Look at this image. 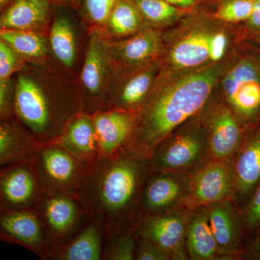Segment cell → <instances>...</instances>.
Here are the masks:
<instances>
[{"label":"cell","instance_id":"f35d334b","mask_svg":"<svg viewBox=\"0 0 260 260\" xmlns=\"http://www.w3.org/2000/svg\"><path fill=\"white\" fill-rule=\"evenodd\" d=\"M164 1L177 8H187L194 5L197 0H164Z\"/></svg>","mask_w":260,"mask_h":260},{"label":"cell","instance_id":"d4e9b609","mask_svg":"<svg viewBox=\"0 0 260 260\" xmlns=\"http://www.w3.org/2000/svg\"><path fill=\"white\" fill-rule=\"evenodd\" d=\"M186 248L188 256L191 259H220L218 245L210 227L206 206L189 210Z\"/></svg>","mask_w":260,"mask_h":260},{"label":"cell","instance_id":"7c38bea8","mask_svg":"<svg viewBox=\"0 0 260 260\" xmlns=\"http://www.w3.org/2000/svg\"><path fill=\"white\" fill-rule=\"evenodd\" d=\"M44 194L32 159L0 168V210L35 208Z\"/></svg>","mask_w":260,"mask_h":260},{"label":"cell","instance_id":"7402d4cb","mask_svg":"<svg viewBox=\"0 0 260 260\" xmlns=\"http://www.w3.org/2000/svg\"><path fill=\"white\" fill-rule=\"evenodd\" d=\"M50 0H13L0 12V30L39 32L47 23Z\"/></svg>","mask_w":260,"mask_h":260},{"label":"cell","instance_id":"2e32d148","mask_svg":"<svg viewBox=\"0 0 260 260\" xmlns=\"http://www.w3.org/2000/svg\"><path fill=\"white\" fill-rule=\"evenodd\" d=\"M107 46L112 62L135 70L156 61L162 49V35L156 28L143 27L126 39L107 42Z\"/></svg>","mask_w":260,"mask_h":260},{"label":"cell","instance_id":"484cf974","mask_svg":"<svg viewBox=\"0 0 260 260\" xmlns=\"http://www.w3.org/2000/svg\"><path fill=\"white\" fill-rule=\"evenodd\" d=\"M49 44L56 59L66 68H72L76 60V40L68 18L59 17L54 20L49 34Z\"/></svg>","mask_w":260,"mask_h":260},{"label":"cell","instance_id":"30bf717a","mask_svg":"<svg viewBox=\"0 0 260 260\" xmlns=\"http://www.w3.org/2000/svg\"><path fill=\"white\" fill-rule=\"evenodd\" d=\"M107 42L97 32L89 39L82 70L81 82L85 97L82 100V112L92 114L109 109L107 90L111 68Z\"/></svg>","mask_w":260,"mask_h":260},{"label":"cell","instance_id":"74e56055","mask_svg":"<svg viewBox=\"0 0 260 260\" xmlns=\"http://www.w3.org/2000/svg\"><path fill=\"white\" fill-rule=\"evenodd\" d=\"M248 257L260 259V232L244 251Z\"/></svg>","mask_w":260,"mask_h":260},{"label":"cell","instance_id":"60d3db41","mask_svg":"<svg viewBox=\"0 0 260 260\" xmlns=\"http://www.w3.org/2000/svg\"><path fill=\"white\" fill-rule=\"evenodd\" d=\"M12 1L13 0H0V12L3 11Z\"/></svg>","mask_w":260,"mask_h":260},{"label":"cell","instance_id":"ac0fdd59","mask_svg":"<svg viewBox=\"0 0 260 260\" xmlns=\"http://www.w3.org/2000/svg\"><path fill=\"white\" fill-rule=\"evenodd\" d=\"M162 64L153 61L138 69L113 90L109 96V109L138 112L153 91Z\"/></svg>","mask_w":260,"mask_h":260},{"label":"cell","instance_id":"5b68a950","mask_svg":"<svg viewBox=\"0 0 260 260\" xmlns=\"http://www.w3.org/2000/svg\"><path fill=\"white\" fill-rule=\"evenodd\" d=\"M51 255L66 245L91 219L78 197L44 194L35 207Z\"/></svg>","mask_w":260,"mask_h":260},{"label":"cell","instance_id":"e0dca14e","mask_svg":"<svg viewBox=\"0 0 260 260\" xmlns=\"http://www.w3.org/2000/svg\"><path fill=\"white\" fill-rule=\"evenodd\" d=\"M234 204L233 200H225L206 206L220 259H233L244 255L242 220Z\"/></svg>","mask_w":260,"mask_h":260},{"label":"cell","instance_id":"3957f363","mask_svg":"<svg viewBox=\"0 0 260 260\" xmlns=\"http://www.w3.org/2000/svg\"><path fill=\"white\" fill-rule=\"evenodd\" d=\"M14 83L15 116L39 145L55 142L83 110L80 99L56 96L22 70Z\"/></svg>","mask_w":260,"mask_h":260},{"label":"cell","instance_id":"9a60e30c","mask_svg":"<svg viewBox=\"0 0 260 260\" xmlns=\"http://www.w3.org/2000/svg\"><path fill=\"white\" fill-rule=\"evenodd\" d=\"M0 242L25 248L41 259H49L50 251L35 208L0 210Z\"/></svg>","mask_w":260,"mask_h":260},{"label":"cell","instance_id":"44dd1931","mask_svg":"<svg viewBox=\"0 0 260 260\" xmlns=\"http://www.w3.org/2000/svg\"><path fill=\"white\" fill-rule=\"evenodd\" d=\"M55 142L85 167L93 164L100 157L91 114L80 112L71 118Z\"/></svg>","mask_w":260,"mask_h":260},{"label":"cell","instance_id":"9c48e42d","mask_svg":"<svg viewBox=\"0 0 260 260\" xmlns=\"http://www.w3.org/2000/svg\"><path fill=\"white\" fill-rule=\"evenodd\" d=\"M189 210L185 207L143 217L135 225L138 237L158 246L170 259H189L186 248V229Z\"/></svg>","mask_w":260,"mask_h":260},{"label":"cell","instance_id":"7a4b0ae2","mask_svg":"<svg viewBox=\"0 0 260 260\" xmlns=\"http://www.w3.org/2000/svg\"><path fill=\"white\" fill-rule=\"evenodd\" d=\"M223 73L220 62L159 77L138 112L134 131L125 145L150 158L154 148L172 132L203 112Z\"/></svg>","mask_w":260,"mask_h":260},{"label":"cell","instance_id":"ba28073f","mask_svg":"<svg viewBox=\"0 0 260 260\" xmlns=\"http://www.w3.org/2000/svg\"><path fill=\"white\" fill-rule=\"evenodd\" d=\"M224 103L241 122L254 120L260 112V75L255 65L241 60L222 74Z\"/></svg>","mask_w":260,"mask_h":260},{"label":"cell","instance_id":"ab89813d","mask_svg":"<svg viewBox=\"0 0 260 260\" xmlns=\"http://www.w3.org/2000/svg\"><path fill=\"white\" fill-rule=\"evenodd\" d=\"M82 0H50V2H54L56 3H60V4L77 5L79 4Z\"/></svg>","mask_w":260,"mask_h":260},{"label":"cell","instance_id":"ffe728a7","mask_svg":"<svg viewBox=\"0 0 260 260\" xmlns=\"http://www.w3.org/2000/svg\"><path fill=\"white\" fill-rule=\"evenodd\" d=\"M232 162L237 205L250 198L260 181V127L245 135Z\"/></svg>","mask_w":260,"mask_h":260},{"label":"cell","instance_id":"d590c367","mask_svg":"<svg viewBox=\"0 0 260 260\" xmlns=\"http://www.w3.org/2000/svg\"><path fill=\"white\" fill-rule=\"evenodd\" d=\"M135 259L169 260L170 257L158 246L138 236Z\"/></svg>","mask_w":260,"mask_h":260},{"label":"cell","instance_id":"603a6c76","mask_svg":"<svg viewBox=\"0 0 260 260\" xmlns=\"http://www.w3.org/2000/svg\"><path fill=\"white\" fill-rule=\"evenodd\" d=\"M38 147L17 118L0 120V168L31 160Z\"/></svg>","mask_w":260,"mask_h":260},{"label":"cell","instance_id":"d6a6232c","mask_svg":"<svg viewBox=\"0 0 260 260\" xmlns=\"http://www.w3.org/2000/svg\"><path fill=\"white\" fill-rule=\"evenodd\" d=\"M25 61L9 44L0 39V78H11L23 70Z\"/></svg>","mask_w":260,"mask_h":260},{"label":"cell","instance_id":"277c9868","mask_svg":"<svg viewBox=\"0 0 260 260\" xmlns=\"http://www.w3.org/2000/svg\"><path fill=\"white\" fill-rule=\"evenodd\" d=\"M149 160L152 172L189 175H192L209 161L208 135L203 112L160 142L150 154Z\"/></svg>","mask_w":260,"mask_h":260},{"label":"cell","instance_id":"5bb4252c","mask_svg":"<svg viewBox=\"0 0 260 260\" xmlns=\"http://www.w3.org/2000/svg\"><path fill=\"white\" fill-rule=\"evenodd\" d=\"M210 160H232L244 140L241 121L224 102L208 104L203 112Z\"/></svg>","mask_w":260,"mask_h":260},{"label":"cell","instance_id":"4fadbf2b","mask_svg":"<svg viewBox=\"0 0 260 260\" xmlns=\"http://www.w3.org/2000/svg\"><path fill=\"white\" fill-rule=\"evenodd\" d=\"M191 175L152 172L145 181L140 200V216H151L184 207Z\"/></svg>","mask_w":260,"mask_h":260},{"label":"cell","instance_id":"e575fe53","mask_svg":"<svg viewBox=\"0 0 260 260\" xmlns=\"http://www.w3.org/2000/svg\"><path fill=\"white\" fill-rule=\"evenodd\" d=\"M15 83L11 78H0V120L16 118L14 108Z\"/></svg>","mask_w":260,"mask_h":260},{"label":"cell","instance_id":"8d00e7d4","mask_svg":"<svg viewBox=\"0 0 260 260\" xmlns=\"http://www.w3.org/2000/svg\"><path fill=\"white\" fill-rule=\"evenodd\" d=\"M246 23L251 28L260 30V0H254L252 13Z\"/></svg>","mask_w":260,"mask_h":260},{"label":"cell","instance_id":"1f68e13d","mask_svg":"<svg viewBox=\"0 0 260 260\" xmlns=\"http://www.w3.org/2000/svg\"><path fill=\"white\" fill-rule=\"evenodd\" d=\"M119 0H82L87 21L95 26H104Z\"/></svg>","mask_w":260,"mask_h":260},{"label":"cell","instance_id":"f1b7e54d","mask_svg":"<svg viewBox=\"0 0 260 260\" xmlns=\"http://www.w3.org/2000/svg\"><path fill=\"white\" fill-rule=\"evenodd\" d=\"M138 235L134 228L106 230L103 260H135Z\"/></svg>","mask_w":260,"mask_h":260},{"label":"cell","instance_id":"4dcf8cb0","mask_svg":"<svg viewBox=\"0 0 260 260\" xmlns=\"http://www.w3.org/2000/svg\"><path fill=\"white\" fill-rule=\"evenodd\" d=\"M254 0H225L219 5L215 16L226 23L247 21L254 7Z\"/></svg>","mask_w":260,"mask_h":260},{"label":"cell","instance_id":"83f0119b","mask_svg":"<svg viewBox=\"0 0 260 260\" xmlns=\"http://www.w3.org/2000/svg\"><path fill=\"white\" fill-rule=\"evenodd\" d=\"M0 39L9 44L25 61L39 60L47 54V41L39 32L0 30Z\"/></svg>","mask_w":260,"mask_h":260},{"label":"cell","instance_id":"6da1fadb","mask_svg":"<svg viewBox=\"0 0 260 260\" xmlns=\"http://www.w3.org/2000/svg\"><path fill=\"white\" fill-rule=\"evenodd\" d=\"M152 169L148 157L127 145L85 168L78 197L106 230L135 228L142 190Z\"/></svg>","mask_w":260,"mask_h":260},{"label":"cell","instance_id":"4316f807","mask_svg":"<svg viewBox=\"0 0 260 260\" xmlns=\"http://www.w3.org/2000/svg\"><path fill=\"white\" fill-rule=\"evenodd\" d=\"M143 20L131 0H119L104 26L113 37L126 38L143 28Z\"/></svg>","mask_w":260,"mask_h":260},{"label":"cell","instance_id":"8992f818","mask_svg":"<svg viewBox=\"0 0 260 260\" xmlns=\"http://www.w3.org/2000/svg\"><path fill=\"white\" fill-rule=\"evenodd\" d=\"M219 28L208 22H194L173 41L167 51L160 77L187 73L212 62V47Z\"/></svg>","mask_w":260,"mask_h":260},{"label":"cell","instance_id":"52a82bcc","mask_svg":"<svg viewBox=\"0 0 260 260\" xmlns=\"http://www.w3.org/2000/svg\"><path fill=\"white\" fill-rule=\"evenodd\" d=\"M45 194H78L85 167L56 142L39 145L34 155Z\"/></svg>","mask_w":260,"mask_h":260},{"label":"cell","instance_id":"f546056e","mask_svg":"<svg viewBox=\"0 0 260 260\" xmlns=\"http://www.w3.org/2000/svg\"><path fill=\"white\" fill-rule=\"evenodd\" d=\"M139 12L143 23L154 28L167 27L182 16L179 8L164 0H131Z\"/></svg>","mask_w":260,"mask_h":260},{"label":"cell","instance_id":"836d02e7","mask_svg":"<svg viewBox=\"0 0 260 260\" xmlns=\"http://www.w3.org/2000/svg\"><path fill=\"white\" fill-rule=\"evenodd\" d=\"M240 217L242 225L248 231H254L260 227V181L241 210Z\"/></svg>","mask_w":260,"mask_h":260},{"label":"cell","instance_id":"cb8c5ba5","mask_svg":"<svg viewBox=\"0 0 260 260\" xmlns=\"http://www.w3.org/2000/svg\"><path fill=\"white\" fill-rule=\"evenodd\" d=\"M106 229L91 218L66 245L56 251L50 260H102Z\"/></svg>","mask_w":260,"mask_h":260},{"label":"cell","instance_id":"8fae6325","mask_svg":"<svg viewBox=\"0 0 260 260\" xmlns=\"http://www.w3.org/2000/svg\"><path fill=\"white\" fill-rule=\"evenodd\" d=\"M235 193L232 160H209L191 175L184 207L194 210L225 200Z\"/></svg>","mask_w":260,"mask_h":260},{"label":"cell","instance_id":"d6986e66","mask_svg":"<svg viewBox=\"0 0 260 260\" xmlns=\"http://www.w3.org/2000/svg\"><path fill=\"white\" fill-rule=\"evenodd\" d=\"M91 116L99 156L105 157L115 153L128 143L136 125L138 112L109 109L99 111Z\"/></svg>","mask_w":260,"mask_h":260}]
</instances>
